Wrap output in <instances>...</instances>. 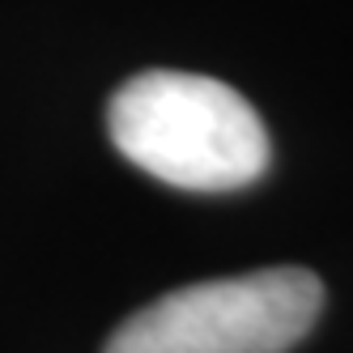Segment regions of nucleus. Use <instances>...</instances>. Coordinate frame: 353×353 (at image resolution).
Returning a JSON list of instances; mask_svg holds the SVG:
<instances>
[{"mask_svg": "<svg viewBox=\"0 0 353 353\" xmlns=\"http://www.w3.org/2000/svg\"><path fill=\"white\" fill-rule=\"evenodd\" d=\"M111 141L145 174L183 192H239L268 170V132L225 81L154 68L119 85L107 107Z\"/></svg>", "mask_w": 353, "mask_h": 353, "instance_id": "obj_1", "label": "nucleus"}, {"mask_svg": "<svg viewBox=\"0 0 353 353\" xmlns=\"http://www.w3.org/2000/svg\"><path fill=\"white\" fill-rule=\"evenodd\" d=\"M319 311V276L276 264L154 298L115 327L103 353H285Z\"/></svg>", "mask_w": 353, "mask_h": 353, "instance_id": "obj_2", "label": "nucleus"}]
</instances>
